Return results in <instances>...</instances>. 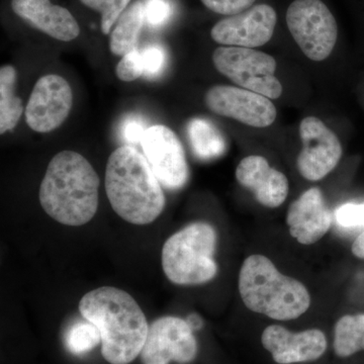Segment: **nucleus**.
Wrapping results in <instances>:
<instances>
[{"label":"nucleus","mask_w":364,"mask_h":364,"mask_svg":"<svg viewBox=\"0 0 364 364\" xmlns=\"http://www.w3.org/2000/svg\"><path fill=\"white\" fill-rule=\"evenodd\" d=\"M142 55L144 75L147 77H156L161 73L166 63V54L164 49L158 45H150L140 50Z\"/></svg>","instance_id":"obj_25"},{"label":"nucleus","mask_w":364,"mask_h":364,"mask_svg":"<svg viewBox=\"0 0 364 364\" xmlns=\"http://www.w3.org/2000/svg\"><path fill=\"white\" fill-rule=\"evenodd\" d=\"M79 312L100 330L102 355L107 363L130 364L140 356L149 325L130 294L117 287H98L81 299Z\"/></svg>","instance_id":"obj_1"},{"label":"nucleus","mask_w":364,"mask_h":364,"mask_svg":"<svg viewBox=\"0 0 364 364\" xmlns=\"http://www.w3.org/2000/svg\"><path fill=\"white\" fill-rule=\"evenodd\" d=\"M299 131L303 143L296 159L299 172L306 181H321L338 165L343 153L341 143L336 134L316 117H305Z\"/></svg>","instance_id":"obj_10"},{"label":"nucleus","mask_w":364,"mask_h":364,"mask_svg":"<svg viewBox=\"0 0 364 364\" xmlns=\"http://www.w3.org/2000/svg\"><path fill=\"white\" fill-rule=\"evenodd\" d=\"M16 70L14 66L0 69V134L14 130L23 112V100L16 97L14 86Z\"/></svg>","instance_id":"obj_20"},{"label":"nucleus","mask_w":364,"mask_h":364,"mask_svg":"<svg viewBox=\"0 0 364 364\" xmlns=\"http://www.w3.org/2000/svg\"><path fill=\"white\" fill-rule=\"evenodd\" d=\"M261 342L273 360L279 364L311 363L318 360L327 350V338L318 329L294 333L279 325L268 326Z\"/></svg>","instance_id":"obj_14"},{"label":"nucleus","mask_w":364,"mask_h":364,"mask_svg":"<svg viewBox=\"0 0 364 364\" xmlns=\"http://www.w3.org/2000/svg\"><path fill=\"white\" fill-rule=\"evenodd\" d=\"M141 147L162 186L177 191L188 183L189 168L186 152L171 129L163 124L149 127L144 134Z\"/></svg>","instance_id":"obj_9"},{"label":"nucleus","mask_w":364,"mask_h":364,"mask_svg":"<svg viewBox=\"0 0 364 364\" xmlns=\"http://www.w3.org/2000/svg\"><path fill=\"white\" fill-rule=\"evenodd\" d=\"M100 343H102L100 330L87 320L74 323L66 332L65 345L68 351L74 355L88 353Z\"/></svg>","instance_id":"obj_22"},{"label":"nucleus","mask_w":364,"mask_h":364,"mask_svg":"<svg viewBox=\"0 0 364 364\" xmlns=\"http://www.w3.org/2000/svg\"><path fill=\"white\" fill-rule=\"evenodd\" d=\"M116 74L119 80L124 82L135 81L144 75L142 55L135 49L124 55L117 65Z\"/></svg>","instance_id":"obj_24"},{"label":"nucleus","mask_w":364,"mask_h":364,"mask_svg":"<svg viewBox=\"0 0 364 364\" xmlns=\"http://www.w3.org/2000/svg\"><path fill=\"white\" fill-rule=\"evenodd\" d=\"M205 105L218 116L254 127L267 128L274 123L277 111L270 98L245 88L215 85L205 97Z\"/></svg>","instance_id":"obj_11"},{"label":"nucleus","mask_w":364,"mask_h":364,"mask_svg":"<svg viewBox=\"0 0 364 364\" xmlns=\"http://www.w3.org/2000/svg\"><path fill=\"white\" fill-rule=\"evenodd\" d=\"M171 14V6L167 0H146L145 23L152 28L164 25Z\"/></svg>","instance_id":"obj_28"},{"label":"nucleus","mask_w":364,"mask_h":364,"mask_svg":"<svg viewBox=\"0 0 364 364\" xmlns=\"http://www.w3.org/2000/svg\"><path fill=\"white\" fill-rule=\"evenodd\" d=\"M145 23V2L138 0L124 11L111 33L109 49L116 56H124L136 49Z\"/></svg>","instance_id":"obj_18"},{"label":"nucleus","mask_w":364,"mask_h":364,"mask_svg":"<svg viewBox=\"0 0 364 364\" xmlns=\"http://www.w3.org/2000/svg\"><path fill=\"white\" fill-rule=\"evenodd\" d=\"M73 93L66 79L56 74L43 76L33 86L26 109V121L33 131L56 130L70 114Z\"/></svg>","instance_id":"obj_12"},{"label":"nucleus","mask_w":364,"mask_h":364,"mask_svg":"<svg viewBox=\"0 0 364 364\" xmlns=\"http://www.w3.org/2000/svg\"><path fill=\"white\" fill-rule=\"evenodd\" d=\"M335 217L341 227H364V203H345L337 208Z\"/></svg>","instance_id":"obj_26"},{"label":"nucleus","mask_w":364,"mask_h":364,"mask_svg":"<svg viewBox=\"0 0 364 364\" xmlns=\"http://www.w3.org/2000/svg\"><path fill=\"white\" fill-rule=\"evenodd\" d=\"M198 353V341L186 320L166 316L149 326L140 358L143 364H188Z\"/></svg>","instance_id":"obj_8"},{"label":"nucleus","mask_w":364,"mask_h":364,"mask_svg":"<svg viewBox=\"0 0 364 364\" xmlns=\"http://www.w3.org/2000/svg\"><path fill=\"white\" fill-rule=\"evenodd\" d=\"M352 253L356 257L364 259V232L359 235L352 244Z\"/></svg>","instance_id":"obj_30"},{"label":"nucleus","mask_w":364,"mask_h":364,"mask_svg":"<svg viewBox=\"0 0 364 364\" xmlns=\"http://www.w3.org/2000/svg\"><path fill=\"white\" fill-rule=\"evenodd\" d=\"M11 9L28 25L62 42L75 40L80 33L70 11L50 0H13Z\"/></svg>","instance_id":"obj_17"},{"label":"nucleus","mask_w":364,"mask_h":364,"mask_svg":"<svg viewBox=\"0 0 364 364\" xmlns=\"http://www.w3.org/2000/svg\"><path fill=\"white\" fill-rule=\"evenodd\" d=\"M186 322H188L189 327L191 328L193 332L198 331L203 327L202 318L198 317V315H189Z\"/></svg>","instance_id":"obj_31"},{"label":"nucleus","mask_w":364,"mask_h":364,"mask_svg":"<svg viewBox=\"0 0 364 364\" xmlns=\"http://www.w3.org/2000/svg\"><path fill=\"white\" fill-rule=\"evenodd\" d=\"M213 63L239 87L270 100L282 97V85L274 75L277 61L272 55L251 48L222 46L213 53Z\"/></svg>","instance_id":"obj_6"},{"label":"nucleus","mask_w":364,"mask_h":364,"mask_svg":"<svg viewBox=\"0 0 364 364\" xmlns=\"http://www.w3.org/2000/svg\"><path fill=\"white\" fill-rule=\"evenodd\" d=\"M287 224L291 236L303 245L321 240L332 225V215L322 191L308 189L294 200L287 210Z\"/></svg>","instance_id":"obj_15"},{"label":"nucleus","mask_w":364,"mask_h":364,"mask_svg":"<svg viewBox=\"0 0 364 364\" xmlns=\"http://www.w3.org/2000/svg\"><path fill=\"white\" fill-rule=\"evenodd\" d=\"M189 145L193 155L202 161H210L223 156L227 143L222 132L208 119L196 117L188 124Z\"/></svg>","instance_id":"obj_19"},{"label":"nucleus","mask_w":364,"mask_h":364,"mask_svg":"<svg viewBox=\"0 0 364 364\" xmlns=\"http://www.w3.org/2000/svg\"><path fill=\"white\" fill-rule=\"evenodd\" d=\"M203 6L223 16H236L252 7L255 0H200Z\"/></svg>","instance_id":"obj_27"},{"label":"nucleus","mask_w":364,"mask_h":364,"mask_svg":"<svg viewBox=\"0 0 364 364\" xmlns=\"http://www.w3.org/2000/svg\"><path fill=\"white\" fill-rule=\"evenodd\" d=\"M236 179L264 207L279 208L287 200L289 186L282 172L269 166L264 157L250 155L242 159L236 169Z\"/></svg>","instance_id":"obj_16"},{"label":"nucleus","mask_w":364,"mask_h":364,"mask_svg":"<svg viewBox=\"0 0 364 364\" xmlns=\"http://www.w3.org/2000/svg\"><path fill=\"white\" fill-rule=\"evenodd\" d=\"M239 293L249 310L273 320L289 321L305 314L311 296L299 280L280 273L270 259L251 255L239 272Z\"/></svg>","instance_id":"obj_4"},{"label":"nucleus","mask_w":364,"mask_h":364,"mask_svg":"<svg viewBox=\"0 0 364 364\" xmlns=\"http://www.w3.org/2000/svg\"><path fill=\"white\" fill-rule=\"evenodd\" d=\"M287 25L309 59L324 61L332 54L338 38V26L324 2L294 0L287 9Z\"/></svg>","instance_id":"obj_7"},{"label":"nucleus","mask_w":364,"mask_h":364,"mask_svg":"<svg viewBox=\"0 0 364 364\" xmlns=\"http://www.w3.org/2000/svg\"><path fill=\"white\" fill-rule=\"evenodd\" d=\"M80 1L85 6L102 14V32L105 35H109L131 0H80Z\"/></svg>","instance_id":"obj_23"},{"label":"nucleus","mask_w":364,"mask_h":364,"mask_svg":"<svg viewBox=\"0 0 364 364\" xmlns=\"http://www.w3.org/2000/svg\"><path fill=\"white\" fill-rule=\"evenodd\" d=\"M333 348L338 358H345L364 350V314L340 318L334 328Z\"/></svg>","instance_id":"obj_21"},{"label":"nucleus","mask_w":364,"mask_h":364,"mask_svg":"<svg viewBox=\"0 0 364 364\" xmlns=\"http://www.w3.org/2000/svg\"><path fill=\"white\" fill-rule=\"evenodd\" d=\"M105 184L112 210L126 222L151 224L164 210L161 183L144 154L133 146H121L112 153Z\"/></svg>","instance_id":"obj_3"},{"label":"nucleus","mask_w":364,"mask_h":364,"mask_svg":"<svg viewBox=\"0 0 364 364\" xmlns=\"http://www.w3.org/2000/svg\"><path fill=\"white\" fill-rule=\"evenodd\" d=\"M277 14L268 4H257L215 23L210 37L218 44L232 47L257 48L272 40Z\"/></svg>","instance_id":"obj_13"},{"label":"nucleus","mask_w":364,"mask_h":364,"mask_svg":"<svg viewBox=\"0 0 364 364\" xmlns=\"http://www.w3.org/2000/svg\"><path fill=\"white\" fill-rule=\"evenodd\" d=\"M100 177L87 159L62 151L48 165L39 198L46 214L65 226L87 224L97 214Z\"/></svg>","instance_id":"obj_2"},{"label":"nucleus","mask_w":364,"mask_h":364,"mask_svg":"<svg viewBox=\"0 0 364 364\" xmlns=\"http://www.w3.org/2000/svg\"><path fill=\"white\" fill-rule=\"evenodd\" d=\"M145 122L141 117L131 116L127 117L121 127L122 139L127 143V145H136L142 142L144 134L146 130Z\"/></svg>","instance_id":"obj_29"},{"label":"nucleus","mask_w":364,"mask_h":364,"mask_svg":"<svg viewBox=\"0 0 364 364\" xmlns=\"http://www.w3.org/2000/svg\"><path fill=\"white\" fill-rule=\"evenodd\" d=\"M217 233L208 223L184 227L165 242L162 268L167 279L178 286H198L214 279L218 265L214 259Z\"/></svg>","instance_id":"obj_5"}]
</instances>
